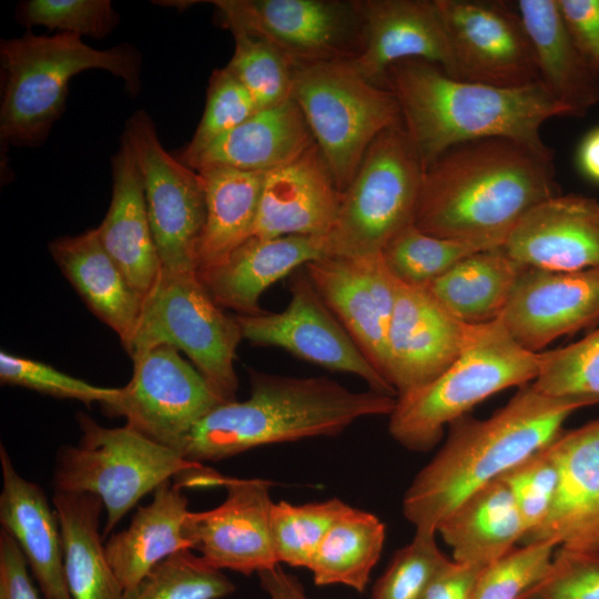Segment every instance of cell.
Wrapping results in <instances>:
<instances>
[{"label": "cell", "instance_id": "obj_1", "mask_svg": "<svg viewBox=\"0 0 599 599\" xmlns=\"http://www.w3.org/2000/svg\"><path fill=\"white\" fill-rule=\"evenodd\" d=\"M558 194L551 155L506 138L466 142L425 170L414 225L498 250L532 209Z\"/></svg>", "mask_w": 599, "mask_h": 599}, {"label": "cell", "instance_id": "obj_2", "mask_svg": "<svg viewBox=\"0 0 599 599\" xmlns=\"http://www.w3.org/2000/svg\"><path fill=\"white\" fill-rule=\"evenodd\" d=\"M597 404L599 397H555L529 383L488 418H459L407 488L404 517L415 530L437 534L461 500L549 444L572 413Z\"/></svg>", "mask_w": 599, "mask_h": 599}, {"label": "cell", "instance_id": "obj_3", "mask_svg": "<svg viewBox=\"0 0 599 599\" xmlns=\"http://www.w3.org/2000/svg\"><path fill=\"white\" fill-rule=\"evenodd\" d=\"M382 85L395 95L425 170L453 146L489 138L510 139L552 156L540 129L551 118L569 116L541 82L494 87L454 78L419 59L393 64Z\"/></svg>", "mask_w": 599, "mask_h": 599}, {"label": "cell", "instance_id": "obj_4", "mask_svg": "<svg viewBox=\"0 0 599 599\" xmlns=\"http://www.w3.org/2000/svg\"><path fill=\"white\" fill-rule=\"evenodd\" d=\"M248 374V398L221 403L197 422L180 450L185 459L217 461L260 446L336 436L358 419L389 416L396 402L324 376Z\"/></svg>", "mask_w": 599, "mask_h": 599}, {"label": "cell", "instance_id": "obj_5", "mask_svg": "<svg viewBox=\"0 0 599 599\" xmlns=\"http://www.w3.org/2000/svg\"><path fill=\"white\" fill-rule=\"evenodd\" d=\"M0 136L17 146H37L62 114L69 82L78 73L100 69L122 79L126 91L141 88L138 50L120 44L98 50L71 33L2 40Z\"/></svg>", "mask_w": 599, "mask_h": 599}, {"label": "cell", "instance_id": "obj_6", "mask_svg": "<svg viewBox=\"0 0 599 599\" xmlns=\"http://www.w3.org/2000/svg\"><path fill=\"white\" fill-rule=\"evenodd\" d=\"M541 352L521 347L499 318L476 324L460 356L434 380L396 396L388 432L403 447L428 451L444 429L486 398L532 383Z\"/></svg>", "mask_w": 599, "mask_h": 599}, {"label": "cell", "instance_id": "obj_7", "mask_svg": "<svg viewBox=\"0 0 599 599\" xmlns=\"http://www.w3.org/2000/svg\"><path fill=\"white\" fill-rule=\"evenodd\" d=\"M77 420L78 444L57 454L54 491L100 497L106 511L104 536L161 484L205 468L128 425L104 427L83 413Z\"/></svg>", "mask_w": 599, "mask_h": 599}, {"label": "cell", "instance_id": "obj_8", "mask_svg": "<svg viewBox=\"0 0 599 599\" xmlns=\"http://www.w3.org/2000/svg\"><path fill=\"white\" fill-rule=\"evenodd\" d=\"M292 99L341 193L352 182L372 142L402 123L395 95L361 75L351 61L293 67Z\"/></svg>", "mask_w": 599, "mask_h": 599}, {"label": "cell", "instance_id": "obj_9", "mask_svg": "<svg viewBox=\"0 0 599 599\" xmlns=\"http://www.w3.org/2000/svg\"><path fill=\"white\" fill-rule=\"evenodd\" d=\"M242 338L235 316L223 312L195 272L162 268L123 347L131 358L159 345L175 347L226 403L236 400L234 361Z\"/></svg>", "mask_w": 599, "mask_h": 599}, {"label": "cell", "instance_id": "obj_10", "mask_svg": "<svg viewBox=\"0 0 599 599\" xmlns=\"http://www.w3.org/2000/svg\"><path fill=\"white\" fill-rule=\"evenodd\" d=\"M425 169L403 122L369 145L326 236L331 255L382 253L403 229L414 224Z\"/></svg>", "mask_w": 599, "mask_h": 599}, {"label": "cell", "instance_id": "obj_11", "mask_svg": "<svg viewBox=\"0 0 599 599\" xmlns=\"http://www.w3.org/2000/svg\"><path fill=\"white\" fill-rule=\"evenodd\" d=\"M219 22L233 33L261 38L293 67L351 61L363 48L356 0H216Z\"/></svg>", "mask_w": 599, "mask_h": 599}, {"label": "cell", "instance_id": "obj_12", "mask_svg": "<svg viewBox=\"0 0 599 599\" xmlns=\"http://www.w3.org/2000/svg\"><path fill=\"white\" fill-rule=\"evenodd\" d=\"M123 135L142 175L148 217L162 268L196 273L205 222L200 174L164 150L145 111L131 115Z\"/></svg>", "mask_w": 599, "mask_h": 599}, {"label": "cell", "instance_id": "obj_13", "mask_svg": "<svg viewBox=\"0 0 599 599\" xmlns=\"http://www.w3.org/2000/svg\"><path fill=\"white\" fill-rule=\"evenodd\" d=\"M179 352L159 345L133 357L131 380L101 406L109 416L125 418V425L180 454L196 423L223 402Z\"/></svg>", "mask_w": 599, "mask_h": 599}, {"label": "cell", "instance_id": "obj_14", "mask_svg": "<svg viewBox=\"0 0 599 599\" xmlns=\"http://www.w3.org/2000/svg\"><path fill=\"white\" fill-rule=\"evenodd\" d=\"M288 290L291 300L283 311L235 316L244 339L283 348L329 370L356 375L369 389L397 396L324 302L304 266L290 275Z\"/></svg>", "mask_w": 599, "mask_h": 599}, {"label": "cell", "instance_id": "obj_15", "mask_svg": "<svg viewBox=\"0 0 599 599\" xmlns=\"http://www.w3.org/2000/svg\"><path fill=\"white\" fill-rule=\"evenodd\" d=\"M456 78L500 88L540 82L534 49L516 10L496 1L436 0Z\"/></svg>", "mask_w": 599, "mask_h": 599}, {"label": "cell", "instance_id": "obj_16", "mask_svg": "<svg viewBox=\"0 0 599 599\" xmlns=\"http://www.w3.org/2000/svg\"><path fill=\"white\" fill-rule=\"evenodd\" d=\"M272 483L224 477L226 497L204 511H189L184 536L211 567L250 576L278 565L272 530Z\"/></svg>", "mask_w": 599, "mask_h": 599}, {"label": "cell", "instance_id": "obj_17", "mask_svg": "<svg viewBox=\"0 0 599 599\" xmlns=\"http://www.w3.org/2000/svg\"><path fill=\"white\" fill-rule=\"evenodd\" d=\"M475 325L456 317L427 287L398 282L385 369L396 395L418 388L444 373L467 346Z\"/></svg>", "mask_w": 599, "mask_h": 599}, {"label": "cell", "instance_id": "obj_18", "mask_svg": "<svg viewBox=\"0 0 599 599\" xmlns=\"http://www.w3.org/2000/svg\"><path fill=\"white\" fill-rule=\"evenodd\" d=\"M304 270L324 302L386 379V342L398 281L387 268L382 253L327 255L306 263Z\"/></svg>", "mask_w": 599, "mask_h": 599}, {"label": "cell", "instance_id": "obj_19", "mask_svg": "<svg viewBox=\"0 0 599 599\" xmlns=\"http://www.w3.org/2000/svg\"><path fill=\"white\" fill-rule=\"evenodd\" d=\"M499 319L521 347L540 353L555 339L599 319V268L526 267Z\"/></svg>", "mask_w": 599, "mask_h": 599}, {"label": "cell", "instance_id": "obj_20", "mask_svg": "<svg viewBox=\"0 0 599 599\" xmlns=\"http://www.w3.org/2000/svg\"><path fill=\"white\" fill-rule=\"evenodd\" d=\"M363 48L351 60L368 81L383 83L386 71L404 60L419 59L456 78L455 60L436 0H356Z\"/></svg>", "mask_w": 599, "mask_h": 599}, {"label": "cell", "instance_id": "obj_21", "mask_svg": "<svg viewBox=\"0 0 599 599\" xmlns=\"http://www.w3.org/2000/svg\"><path fill=\"white\" fill-rule=\"evenodd\" d=\"M498 251L550 271L599 268V200L558 194L532 209Z\"/></svg>", "mask_w": 599, "mask_h": 599}, {"label": "cell", "instance_id": "obj_22", "mask_svg": "<svg viewBox=\"0 0 599 599\" xmlns=\"http://www.w3.org/2000/svg\"><path fill=\"white\" fill-rule=\"evenodd\" d=\"M551 444L559 466L555 501L547 520L524 542L599 550V418L562 430Z\"/></svg>", "mask_w": 599, "mask_h": 599}, {"label": "cell", "instance_id": "obj_23", "mask_svg": "<svg viewBox=\"0 0 599 599\" xmlns=\"http://www.w3.org/2000/svg\"><path fill=\"white\" fill-rule=\"evenodd\" d=\"M341 197L314 143L296 160L265 173L253 236H327L335 225Z\"/></svg>", "mask_w": 599, "mask_h": 599}, {"label": "cell", "instance_id": "obj_24", "mask_svg": "<svg viewBox=\"0 0 599 599\" xmlns=\"http://www.w3.org/2000/svg\"><path fill=\"white\" fill-rule=\"evenodd\" d=\"M331 255L326 236H252L223 262L196 272L213 300L238 315H257L261 295L306 263Z\"/></svg>", "mask_w": 599, "mask_h": 599}, {"label": "cell", "instance_id": "obj_25", "mask_svg": "<svg viewBox=\"0 0 599 599\" xmlns=\"http://www.w3.org/2000/svg\"><path fill=\"white\" fill-rule=\"evenodd\" d=\"M0 524L20 547L43 599H72L64 572L62 535L43 489L23 478L0 445Z\"/></svg>", "mask_w": 599, "mask_h": 599}, {"label": "cell", "instance_id": "obj_26", "mask_svg": "<svg viewBox=\"0 0 599 599\" xmlns=\"http://www.w3.org/2000/svg\"><path fill=\"white\" fill-rule=\"evenodd\" d=\"M112 197L98 236L131 286L144 298L158 280L162 264L152 235L142 175L123 135L112 156Z\"/></svg>", "mask_w": 599, "mask_h": 599}, {"label": "cell", "instance_id": "obj_27", "mask_svg": "<svg viewBox=\"0 0 599 599\" xmlns=\"http://www.w3.org/2000/svg\"><path fill=\"white\" fill-rule=\"evenodd\" d=\"M530 39L539 80L569 116H582L599 103V73L576 45L558 0H518L515 4Z\"/></svg>", "mask_w": 599, "mask_h": 599}, {"label": "cell", "instance_id": "obj_28", "mask_svg": "<svg viewBox=\"0 0 599 599\" xmlns=\"http://www.w3.org/2000/svg\"><path fill=\"white\" fill-rule=\"evenodd\" d=\"M315 143L297 103L257 110L204 149L189 165L194 171L226 166L267 173L301 156Z\"/></svg>", "mask_w": 599, "mask_h": 599}, {"label": "cell", "instance_id": "obj_29", "mask_svg": "<svg viewBox=\"0 0 599 599\" xmlns=\"http://www.w3.org/2000/svg\"><path fill=\"white\" fill-rule=\"evenodd\" d=\"M49 251L90 311L119 335L124 346L138 324L143 297L108 254L97 229L55 238Z\"/></svg>", "mask_w": 599, "mask_h": 599}, {"label": "cell", "instance_id": "obj_30", "mask_svg": "<svg viewBox=\"0 0 599 599\" xmlns=\"http://www.w3.org/2000/svg\"><path fill=\"white\" fill-rule=\"evenodd\" d=\"M187 512L183 486L166 480L153 491L151 502L138 508L129 527L109 538L105 554L124 590L169 557L192 550L183 531Z\"/></svg>", "mask_w": 599, "mask_h": 599}, {"label": "cell", "instance_id": "obj_31", "mask_svg": "<svg viewBox=\"0 0 599 599\" xmlns=\"http://www.w3.org/2000/svg\"><path fill=\"white\" fill-rule=\"evenodd\" d=\"M526 532L515 499L500 478L461 500L437 528L455 561L484 568L516 547Z\"/></svg>", "mask_w": 599, "mask_h": 599}, {"label": "cell", "instance_id": "obj_32", "mask_svg": "<svg viewBox=\"0 0 599 599\" xmlns=\"http://www.w3.org/2000/svg\"><path fill=\"white\" fill-rule=\"evenodd\" d=\"M196 172L205 194L199 272L220 264L254 235L265 173L226 166H207Z\"/></svg>", "mask_w": 599, "mask_h": 599}, {"label": "cell", "instance_id": "obj_33", "mask_svg": "<svg viewBox=\"0 0 599 599\" xmlns=\"http://www.w3.org/2000/svg\"><path fill=\"white\" fill-rule=\"evenodd\" d=\"M52 505L62 535L64 572L72 599H123L124 589L102 544L99 520L104 508L92 494L54 491Z\"/></svg>", "mask_w": 599, "mask_h": 599}, {"label": "cell", "instance_id": "obj_34", "mask_svg": "<svg viewBox=\"0 0 599 599\" xmlns=\"http://www.w3.org/2000/svg\"><path fill=\"white\" fill-rule=\"evenodd\" d=\"M526 267L498 250L479 251L457 262L427 288L463 322L489 323L500 317Z\"/></svg>", "mask_w": 599, "mask_h": 599}, {"label": "cell", "instance_id": "obj_35", "mask_svg": "<svg viewBox=\"0 0 599 599\" xmlns=\"http://www.w3.org/2000/svg\"><path fill=\"white\" fill-rule=\"evenodd\" d=\"M386 536L374 514L351 507L332 526L308 567L316 586L343 585L363 592Z\"/></svg>", "mask_w": 599, "mask_h": 599}, {"label": "cell", "instance_id": "obj_36", "mask_svg": "<svg viewBox=\"0 0 599 599\" xmlns=\"http://www.w3.org/2000/svg\"><path fill=\"white\" fill-rule=\"evenodd\" d=\"M349 508L338 498L303 505L273 502L271 530L278 562L308 569L325 535Z\"/></svg>", "mask_w": 599, "mask_h": 599}, {"label": "cell", "instance_id": "obj_37", "mask_svg": "<svg viewBox=\"0 0 599 599\" xmlns=\"http://www.w3.org/2000/svg\"><path fill=\"white\" fill-rule=\"evenodd\" d=\"M479 251L464 242L429 235L410 224L385 245L382 255L399 283L427 287L457 262Z\"/></svg>", "mask_w": 599, "mask_h": 599}, {"label": "cell", "instance_id": "obj_38", "mask_svg": "<svg viewBox=\"0 0 599 599\" xmlns=\"http://www.w3.org/2000/svg\"><path fill=\"white\" fill-rule=\"evenodd\" d=\"M235 585L192 550L175 554L150 571L123 599H221Z\"/></svg>", "mask_w": 599, "mask_h": 599}, {"label": "cell", "instance_id": "obj_39", "mask_svg": "<svg viewBox=\"0 0 599 599\" xmlns=\"http://www.w3.org/2000/svg\"><path fill=\"white\" fill-rule=\"evenodd\" d=\"M234 53L226 65L254 100L258 110L282 104L292 99L293 65L265 40L233 33Z\"/></svg>", "mask_w": 599, "mask_h": 599}, {"label": "cell", "instance_id": "obj_40", "mask_svg": "<svg viewBox=\"0 0 599 599\" xmlns=\"http://www.w3.org/2000/svg\"><path fill=\"white\" fill-rule=\"evenodd\" d=\"M532 385L555 397H599V327L572 344L541 352Z\"/></svg>", "mask_w": 599, "mask_h": 599}, {"label": "cell", "instance_id": "obj_41", "mask_svg": "<svg viewBox=\"0 0 599 599\" xmlns=\"http://www.w3.org/2000/svg\"><path fill=\"white\" fill-rule=\"evenodd\" d=\"M449 561L436 542V534L415 530L412 541L395 552L375 582L372 599H423Z\"/></svg>", "mask_w": 599, "mask_h": 599}, {"label": "cell", "instance_id": "obj_42", "mask_svg": "<svg viewBox=\"0 0 599 599\" xmlns=\"http://www.w3.org/2000/svg\"><path fill=\"white\" fill-rule=\"evenodd\" d=\"M257 110L251 94L226 67L215 70L210 77L202 119L191 142L177 159L189 166L213 141L243 123Z\"/></svg>", "mask_w": 599, "mask_h": 599}, {"label": "cell", "instance_id": "obj_43", "mask_svg": "<svg viewBox=\"0 0 599 599\" xmlns=\"http://www.w3.org/2000/svg\"><path fill=\"white\" fill-rule=\"evenodd\" d=\"M556 548L550 541L514 547L483 569L473 599H520L547 573Z\"/></svg>", "mask_w": 599, "mask_h": 599}, {"label": "cell", "instance_id": "obj_44", "mask_svg": "<svg viewBox=\"0 0 599 599\" xmlns=\"http://www.w3.org/2000/svg\"><path fill=\"white\" fill-rule=\"evenodd\" d=\"M552 440L500 477L515 499L526 536L547 520L555 501L559 466Z\"/></svg>", "mask_w": 599, "mask_h": 599}, {"label": "cell", "instance_id": "obj_45", "mask_svg": "<svg viewBox=\"0 0 599 599\" xmlns=\"http://www.w3.org/2000/svg\"><path fill=\"white\" fill-rule=\"evenodd\" d=\"M17 19L29 28L100 39L112 32L120 18L109 0H28L18 6Z\"/></svg>", "mask_w": 599, "mask_h": 599}, {"label": "cell", "instance_id": "obj_46", "mask_svg": "<svg viewBox=\"0 0 599 599\" xmlns=\"http://www.w3.org/2000/svg\"><path fill=\"white\" fill-rule=\"evenodd\" d=\"M0 380L57 398L101 405L114 398L119 388L100 387L70 376L51 365L6 351L0 353Z\"/></svg>", "mask_w": 599, "mask_h": 599}, {"label": "cell", "instance_id": "obj_47", "mask_svg": "<svg viewBox=\"0 0 599 599\" xmlns=\"http://www.w3.org/2000/svg\"><path fill=\"white\" fill-rule=\"evenodd\" d=\"M520 599H599V550L558 548L547 573Z\"/></svg>", "mask_w": 599, "mask_h": 599}, {"label": "cell", "instance_id": "obj_48", "mask_svg": "<svg viewBox=\"0 0 599 599\" xmlns=\"http://www.w3.org/2000/svg\"><path fill=\"white\" fill-rule=\"evenodd\" d=\"M558 3L576 45L599 73V0H558Z\"/></svg>", "mask_w": 599, "mask_h": 599}, {"label": "cell", "instance_id": "obj_49", "mask_svg": "<svg viewBox=\"0 0 599 599\" xmlns=\"http://www.w3.org/2000/svg\"><path fill=\"white\" fill-rule=\"evenodd\" d=\"M0 599H40L17 541L0 531Z\"/></svg>", "mask_w": 599, "mask_h": 599}, {"label": "cell", "instance_id": "obj_50", "mask_svg": "<svg viewBox=\"0 0 599 599\" xmlns=\"http://www.w3.org/2000/svg\"><path fill=\"white\" fill-rule=\"evenodd\" d=\"M483 569L451 558L434 578L423 599H473Z\"/></svg>", "mask_w": 599, "mask_h": 599}, {"label": "cell", "instance_id": "obj_51", "mask_svg": "<svg viewBox=\"0 0 599 599\" xmlns=\"http://www.w3.org/2000/svg\"><path fill=\"white\" fill-rule=\"evenodd\" d=\"M262 589L270 599H308L302 582L280 564L257 573Z\"/></svg>", "mask_w": 599, "mask_h": 599}, {"label": "cell", "instance_id": "obj_52", "mask_svg": "<svg viewBox=\"0 0 599 599\" xmlns=\"http://www.w3.org/2000/svg\"><path fill=\"white\" fill-rule=\"evenodd\" d=\"M576 162L586 179L599 184V126L591 129L580 141Z\"/></svg>", "mask_w": 599, "mask_h": 599}]
</instances>
